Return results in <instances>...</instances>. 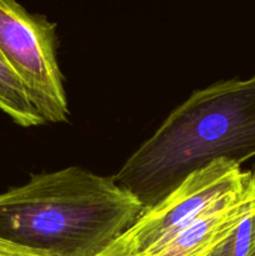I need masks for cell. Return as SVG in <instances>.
Wrapping results in <instances>:
<instances>
[{
	"label": "cell",
	"mask_w": 255,
	"mask_h": 256,
	"mask_svg": "<svg viewBox=\"0 0 255 256\" xmlns=\"http://www.w3.org/2000/svg\"><path fill=\"white\" fill-rule=\"evenodd\" d=\"M255 156V74L192 92L122 164L114 179L145 208L216 160Z\"/></svg>",
	"instance_id": "obj_1"
},
{
	"label": "cell",
	"mask_w": 255,
	"mask_h": 256,
	"mask_svg": "<svg viewBox=\"0 0 255 256\" xmlns=\"http://www.w3.org/2000/svg\"><path fill=\"white\" fill-rule=\"evenodd\" d=\"M212 256H255V210L240 222Z\"/></svg>",
	"instance_id": "obj_7"
},
{
	"label": "cell",
	"mask_w": 255,
	"mask_h": 256,
	"mask_svg": "<svg viewBox=\"0 0 255 256\" xmlns=\"http://www.w3.org/2000/svg\"><path fill=\"white\" fill-rule=\"evenodd\" d=\"M0 52L44 122H66L69 109L56 59V24L29 12L16 0H0Z\"/></svg>",
	"instance_id": "obj_3"
},
{
	"label": "cell",
	"mask_w": 255,
	"mask_h": 256,
	"mask_svg": "<svg viewBox=\"0 0 255 256\" xmlns=\"http://www.w3.org/2000/svg\"><path fill=\"white\" fill-rule=\"evenodd\" d=\"M255 210V169L244 182L164 244L142 256H212Z\"/></svg>",
	"instance_id": "obj_5"
},
{
	"label": "cell",
	"mask_w": 255,
	"mask_h": 256,
	"mask_svg": "<svg viewBox=\"0 0 255 256\" xmlns=\"http://www.w3.org/2000/svg\"><path fill=\"white\" fill-rule=\"evenodd\" d=\"M144 209L114 178L70 166L0 194V238L44 256H99Z\"/></svg>",
	"instance_id": "obj_2"
},
{
	"label": "cell",
	"mask_w": 255,
	"mask_h": 256,
	"mask_svg": "<svg viewBox=\"0 0 255 256\" xmlns=\"http://www.w3.org/2000/svg\"><path fill=\"white\" fill-rule=\"evenodd\" d=\"M0 110L24 128L39 126L44 119L30 102L22 80L0 52Z\"/></svg>",
	"instance_id": "obj_6"
},
{
	"label": "cell",
	"mask_w": 255,
	"mask_h": 256,
	"mask_svg": "<svg viewBox=\"0 0 255 256\" xmlns=\"http://www.w3.org/2000/svg\"><path fill=\"white\" fill-rule=\"evenodd\" d=\"M248 172L228 160H216L192 172L99 256H142L182 232L200 214L244 182Z\"/></svg>",
	"instance_id": "obj_4"
},
{
	"label": "cell",
	"mask_w": 255,
	"mask_h": 256,
	"mask_svg": "<svg viewBox=\"0 0 255 256\" xmlns=\"http://www.w3.org/2000/svg\"><path fill=\"white\" fill-rule=\"evenodd\" d=\"M0 256H44L0 238Z\"/></svg>",
	"instance_id": "obj_8"
}]
</instances>
